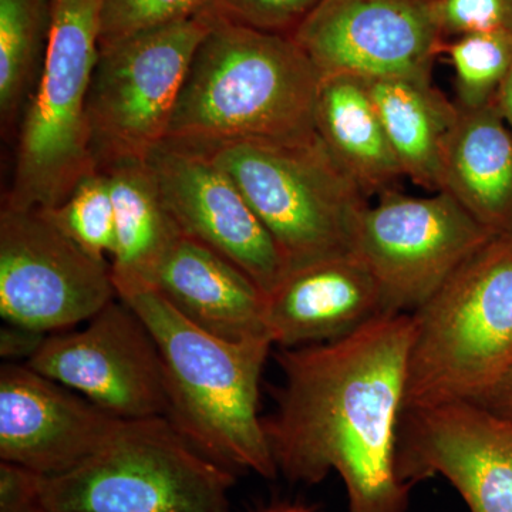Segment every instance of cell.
<instances>
[{
    "mask_svg": "<svg viewBox=\"0 0 512 512\" xmlns=\"http://www.w3.org/2000/svg\"><path fill=\"white\" fill-rule=\"evenodd\" d=\"M365 80L404 177L439 192L441 153L454 119L456 101L431 79L383 77Z\"/></svg>",
    "mask_w": 512,
    "mask_h": 512,
    "instance_id": "obj_20",
    "label": "cell"
},
{
    "mask_svg": "<svg viewBox=\"0 0 512 512\" xmlns=\"http://www.w3.org/2000/svg\"><path fill=\"white\" fill-rule=\"evenodd\" d=\"M26 365L120 420L167 417V379L146 323L111 301L76 332L46 336Z\"/></svg>",
    "mask_w": 512,
    "mask_h": 512,
    "instance_id": "obj_11",
    "label": "cell"
},
{
    "mask_svg": "<svg viewBox=\"0 0 512 512\" xmlns=\"http://www.w3.org/2000/svg\"><path fill=\"white\" fill-rule=\"evenodd\" d=\"M212 10L100 46L87 96L97 170L147 163L167 138L192 57Z\"/></svg>",
    "mask_w": 512,
    "mask_h": 512,
    "instance_id": "obj_8",
    "label": "cell"
},
{
    "mask_svg": "<svg viewBox=\"0 0 512 512\" xmlns=\"http://www.w3.org/2000/svg\"><path fill=\"white\" fill-rule=\"evenodd\" d=\"M412 313H384L345 338L282 348L284 384L264 420L278 473L318 484L336 473L348 512H407L397 474Z\"/></svg>",
    "mask_w": 512,
    "mask_h": 512,
    "instance_id": "obj_1",
    "label": "cell"
},
{
    "mask_svg": "<svg viewBox=\"0 0 512 512\" xmlns=\"http://www.w3.org/2000/svg\"><path fill=\"white\" fill-rule=\"evenodd\" d=\"M439 0H319L293 39L320 76L431 79L447 39Z\"/></svg>",
    "mask_w": 512,
    "mask_h": 512,
    "instance_id": "obj_12",
    "label": "cell"
},
{
    "mask_svg": "<svg viewBox=\"0 0 512 512\" xmlns=\"http://www.w3.org/2000/svg\"><path fill=\"white\" fill-rule=\"evenodd\" d=\"M412 315L404 410L477 403L512 367V231L485 242Z\"/></svg>",
    "mask_w": 512,
    "mask_h": 512,
    "instance_id": "obj_4",
    "label": "cell"
},
{
    "mask_svg": "<svg viewBox=\"0 0 512 512\" xmlns=\"http://www.w3.org/2000/svg\"><path fill=\"white\" fill-rule=\"evenodd\" d=\"M210 9V0H101L99 46L173 25Z\"/></svg>",
    "mask_w": 512,
    "mask_h": 512,
    "instance_id": "obj_25",
    "label": "cell"
},
{
    "mask_svg": "<svg viewBox=\"0 0 512 512\" xmlns=\"http://www.w3.org/2000/svg\"><path fill=\"white\" fill-rule=\"evenodd\" d=\"M457 106L444 141L439 191L493 234L512 231V134L494 100Z\"/></svg>",
    "mask_w": 512,
    "mask_h": 512,
    "instance_id": "obj_18",
    "label": "cell"
},
{
    "mask_svg": "<svg viewBox=\"0 0 512 512\" xmlns=\"http://www.w3.org/2000/svg\"><path fill=\"white\" fill-rule=\"evenodd\" d=\"M123 420L28 365L0 369V460L43 477L66 473Z\"/></svg>",
    "mask_w": 512,
    "mask_h": 512,
    "instance_id": "obj_15",
    "label": "cell"
},
{
    "mask_svg": "<svg viewBox=\"0 0 512 512\" xmlns=\"http://www.w3.org/2000/svg\"><path fill=\"white\" fill-rule=\"evenodd\" d=\"M101 0H52L42 69L30 93L5 205L57 207L97 171L87 96L99 57Z\"/></svg>",
    "mask_w": 512,
    "mask_h": 512,
    "instance_id": "obj_6",
    "label": "cell"
},
{
    "mask_svg": "<svg viewBox=\"0 0 512 512\" xmlns=\"http://www.w3.org/2000/svg\"><path fill=\"white\" fill-rule=\"evenodd\" d=\"M320 80L318 67L291 35L248 28L212 12L165 141L197 151L231 143H305L318 136Z\"/></svg>",
    "mask_w": 512,
    "mask_h": 512,
    "instance_id": "obj_2",
    "label": "cell"
},
{
    "mask_svg": "<svg viewBox=\"0 0 512 512\" xmlns=\"http://www.w3.org/2000/svg\"><path fill=\"white\" fill-rule=\"evenodd\" d=\"M52 26V0H0V116L10 126L35 87Z\"/></svg>",
    "mask_w": 512,
    "mask_h": 512,
    "instance_id": "obj_22",
    "label": "cell"
},
{
    "mask_svg": "<svg viewBox=\"0 0 512 512\" xmlns=\"http://www.w3.org/2000/svg\"><path fill=\"white\" fill-rule=\"evenodd\" d=\"M315 121L320 140L367 198L397 190L403 170L365 80L348 74L322 77Z\"/></svg>",
    "mask_w": 512,
    "mask_h": 512,
    "instance_id": "obj_19",
    "label": "cell"
},
{
    "mask_svg": "<svg viewBox=\"0 0 512 512\" xmlns=\"http://www.w3.org/2000/svg\"><path fill=\"white\" fill-rule=\"evenodd\" d=\"M150 285L210 335L229 342L271 338L265 292L237 265L187 235L165 256Z\"/></svg>",
    "mask_w": 512,
    "mask_h": 512,
    "instance_id": "obj_17",
    "label": "cell"
},
{
    "mask_svg": "<svg viewBox=\"0 0 512 512\" xmlns=\"http://www.w3.org/2000/svg\"><path fill=\"white\" fill-rule=\"evenodd\" d=\"M8 325L6 328H2V332H0V353H2V357H6V359L26 357L29 360L45 342V333L22 328V326L10 325V323Z\"/></svg>",
    "mask_w": 512,
    "mask_h": 512,
    "instance_id": "obj_29",
    "label": "cell"
},
{
    "mask_svg": "<svg viewBox=\"0 0 512 512\" xmlns=\"http://www.w3.org/2000/svg\"><path fill=\"white\" fill-rule=\"evenodd\" d=\"M116 286L156 340L167 379L168 419L192 446L229 470L264 478L278 467L259 419V382L271 338L229 342L192 325L153 285Z\"/></svg>",
    "mask_w": 512,
    "mask_h": 512,
    "instance_id": "obj_3",
    "label": "cell"
},
{
    "mask_svg": "<svg viewBox=\"0 0 512 512\" xmlns=\"http://www.w3.org/2000/svg\"><path fill=\"white\" fill-rule=\"evenodd\" d=\"M43 211L67 237L90 255L100 259L113 255L116 215L109 178L103 171L87 175L62 204Z\"/></svg>",
    "mask_w": 512,
    "mask_h": 512,
    "instance_id": "obj_24",
    "label": "cell"
},
{
    "mask_svg": "<svg viewBox=\"0 0 512 512\" xmlns=\"http://www.w3.org/2000/svg\"><path fill=\"white\" fill-rule=\"evenodd\" d=\"M262 512H312L308 508L301 507V505H279V507L269 508V510Z\"/></svg>",
    "mask_w": 512,
    "mask_h": 512,
    "instance_id": "obj_32",
    "label": "cell"
},
{
    "mask_svg": "<svg viewBox=\"0 0 512 512\" xmlns=\"http://www.w3.org/2000/svg\"><path fill=\"white\" fill-rule=\"evenodd\" d=\"M494 103L497 109L500 110L501 116H503L505 124L510 128L512 134V66L497 94H495Z\"/></svg>",
    "mask_w": 512,
    "mask_h": 512,
    "instance_id": "obj_31",
    "label": "cell"
},
{
    "mask_svg": "<svg viewBox=\"0 0 512 512\" xmlns=\"http://www.w3.org/2000/svg\"><path fill=\"white\" fill-rule=\"evenodd\" d=\"M456 72V103L480 107L494 100L512 66V32L478 33L448 42Z\"/></svg>",
    "mask_w": 512,
    "mask_h": 512,
    "instance_id": "obj_23",
    "label": "cell"
},
{
    "mask_svg": "<svg viewBox=\"0 0 512 512\" xmlns=\"http://www.w3.org/2000/svg\"><path fill=\"white\" fill-rule=\"evenodd\" d=\"M147 163L183 234L237 265L268 295L285 275V261L227 171L208 154L168 141Z\"/></svg>",
    "mask_w": 512,
    "mask_h": 512,
    "instance_id": "obj_14",
    "label": "cell"
},
{
    "mask_svg": "<svg viewBox=\"0 0 512 512\" xmlns=\"http://www.w3.org/2000/svg\"><path fill=\"white\" fill-rule=\"evenodd\" d=\"M100 171L109 178L116 215V248L110 261L114 285L151 284L183 231L165 207L148 163L116 164Z\"/></svg>",
    "mask_w": 512,
    "mask_h": 512,
    "instance_id": "obj_21",
    "label": "cell"
},
{
    "mask_svg": "<svg viewBox=\"0 0 512 512\" xmlns=\"http://www.w3.org/2000/svg\"><path fill=\"white\" fill-rule=\"evenodd\" d=\"M117 296L111 266L80 248L40 208L0 212V315L10 325L62 332Z\"/></svg>",
    "mask_w": 512,
    "mask_h": 512,
    "instance_id": "obj_10",
    "label": "cell"
},
{
    "mask_svg": "<svg viewBox=\"0 0 512 512\" xmlns=\"http://www.w3.org/2000/svg\"><path fill=\"white\" fill-rule=\"evenodd\" d=\"M437 12L446 39L512 32V0H439Z\"/></svg>",
    "mask_w": 512,
    "mask_h": 512,
    "instance_id": "obj_27",
    "label": "cell"
},
{
    "mask_svg": "<svg viewBox=\"0 0 512 512\" xmlns=\"http://www.w3.org/2000/svg\"><path fill=\"white\" fill-rule=\"evenodd\" d=\"M494 235L446 192L392 190L363 212L355 252L375 275L384 311L413 313Z\"/></svg>",
    "mask_w": 512,
    "mask_h": 512,
    "instance_id": "obj_9",
    "label": "cell"
},
{
    "mask_svg": "<svg viewBox=\"0 0 512 512\" xmlns=\"http://www.w3.org/2000/svg\"><path fill=\"white\" fill-rule=\"evenodd\" d=\"M234 481L168 417L123 420L82 463L43 477L40 512H229Z\"/></svg>",
    "mask_w": 512,
    "mask_h": 512,
    "instance_id": "obj_5",
    "label": "cell"
},
{
    "mask_svg": "<svg viewBox=\"0 0 512 512\" xmlns=\"http://www.w3.org/2000/svg\"><path fill=\"white\" fill-rule=\"evenodd\" d=\"M42 480L40 474L2 461L0 512H40Z\"/></svg>",
    "mask_w": 512,
    "mask_h": 512,
    "instance_id": "obj_28",
    "label": "cell"
},
{
    "mask_svg": "<svg viewBox=\"0 0 512 512\" xmlns=\"http://www.w3.org/2000/svg\"><path fill=\"white\" fill-rule=\"evenodd\" d=\"M375 275L356 252L289 269L266 295L265 325L284 349L345 338L384 315Z\"/></svg>",
    "mask_w": 512,
    "mask_h": 512,
    "instance_id": "obj_16",
    "label": "cell"
},
{
    "mask_svg": "<svg viewBox=\"0 0 512 512\" xmlns=\"http://www.w3.org/2000/svg\"><path fill=\"white\" fill-rule=\"evenodd\" d=\"M397 474L443 478L470 512H512V423L470 402L404 410Z\"/></svg>",
    "mask_w": 512,
    "mask_h": 512,
    "instance_id": "obj_13",
    "label": "cell"
},
{
    "mask_svg": "<svg viewBox=\"0 0 512 512\" xmlns=\"http://www.w3.org/2000/svg\"><path fill=\"white\" fill-rule=\"evenodd\" d=\"M319 0H210L212 12L238 25L292 35Z\"/></svg>",
    "mask_w": 512,
    "mask_h": 512,
    "instance_id": "obj_26",
    "label": "cell"
},
{
    "mask_svg": "<svg viewBox=\"0 0 512 512\" xmlns=\"http://www.w3.org/2000/svg\"><path fill=\"white\" fill-rule=\"evenodd\" d=\"M201 153L238 185L286 271L355 252L369 198L319 136L298 144H224Z\"/></svg>",
    "mask_w": 512,
    "mask_h": 512,
    "instance_id": "obj_7",
    "label": "cell"
},
{
    "mask_svg": "<svg viewBox=\"0 0 512 512\" xmlns=\"http://www.w3.org/2000/svg\"><path fill=\"white\" fill-rule=\"evenodd\" d=\"M477 404L512 423V367Z\"/></svg>",
    "mask_w": 512,
    "mask_h": 512,
    "instance_id": "obj_30",
    "label": "cell"
}]
</instances>
